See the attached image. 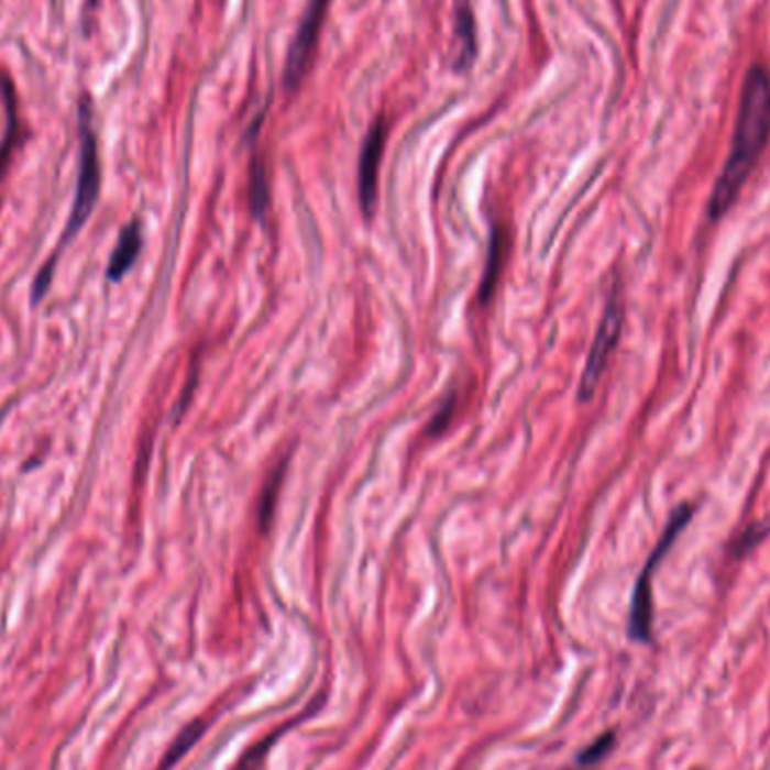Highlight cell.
<instances>
[{
	"mask_svg": "<svg viewBox=\"0 0 770 770\" xmlns=\"http://www.w3.org/2000/svg\"><path fill=\"white\" fill-rule=\"evenodd\" d=\"M770 138V75L763 66H752L746 75L730 154L718 174L707 201V217L718 221L739 199L746 180L759 163Z\"/></svg>",
	"mask_w": 770,
	"mask_h": 770,
	"instance_id": "6da1fadb",
	"label": "cell"
},
{
	"mask_svg": "<svg viewBox=\"0 0 770 770\" xmlns=\"http://www.w3.org/2000/svg\"><path fill=\"white\" fill-rule=\"evenodd\" d=\"M694 516V507L692 505H681L676 512L669 516V522L664 527V532L660 537V541L656 543L651 557L647 559L636 588H634V597H631V613H629V636L634 642H651V634H653V588H651V580L653 572L660 565V561L667 557V552L671 550V546L676 543V539L685 532V527L690 525Z\"/></svg>",
	"mask_w": 770,
	"mask_h": 770,
	"instance_id": "7a4b0ae2",
	"label": "cell"
},
{
	"mask_svg": "<svg viewBox=\"0 0 770 770\" xmlns=\"http://www.w3.org/2000/svg\"><path fill=\"white\" fill-rule=\"evenodd\" d=\"M100 195V156H98V135L92 129L90 105L84 100L79 107V174H77V191L75 204L68 219V228L64 232L62 246L81 230L86 219L90 217L95 201Z\"/></svg>",
	"mask_w": 770,
	"mask_h": 770,
	"instance_id": "3957f363",
	"label": "cell"
},
{
	"mask_svg": "<svg viewBox=\"0 0 770 770\" xmlns=\"http://www.w3.org/2000/svg\"><path fill=\"white\" fill-rule=\"evenodd\" d=\"M622 322H624V300H622L619 288H615V292L606 300V309L602 314L595 341H593L588 359H586V367H584L582 383H580V402H588L595 395L597 383H600L602 374L606 372V365H608L613 350L619 341Z\"/></svg>",
	"mask_w": 770,
	"mask_h": 770,
	"instance_id": "277c9868",
	"label": "cell"
},
{
	"mask_svg": "<svg viewBox=\"0 0 770 770\" xmlns=\"http://www.w3.org/2000/svg\"><path fill=\"white\" fill-rule=\"evenodd\" d=\"M327 8H329V0H309L305 16L300 21V28L296 32V38L292 43V51H288V59H286L284 81H286L288 90L298 88L300 81L309 73Z\"/></svg>",
	"mask_w": 770,
	"mask_h": 770,
	"instance_id": "5b68a950",
	"label": "cell"
},
{
	"mask_svg": "<svg viewBox=\"0 0 770 770\" xmlns=\"http://www.w3.org/2000/svg\"><path fill=\"white\" fill-rule=\"evenodd\" d=\"M385 138H388V124L383 120H376L365 135L361 161H359V197L365 217H372L376 206V183H378V167L385 152Z\"/></svg>",
	"mask_w": 770,
	"mask_h": 770,
	"instance_id": "8992f818",
	"label": "cell"
},
{
	"mask_svg": "<svg viewBox=\"0 0 770 770\" xmlns=\"http://www.w3.org/2000/svg\"><path fill=\"white\" fill-rule=\"evenodd\" d=\"M142 251V228L138 221H131L122 232H120V239H118V246L111 255V262H109V279L118 282L122 279L131 266L135 264L138 255Z\"/></svg>",
	"mask_w": 770,
	"mask_h": 770,
	"instance_id": "52a82bcc",
	"label": "cell"
},
{
	"mask_svg": "<svg viewBox=\"0 0 770 770\" xmlns=\"http://www.w3.org/2000/svg\"><path fill=\"white\" fill-rule=\"evenodd\" d=\"M503 255H505V230L501 226H496L492 232L487 268H485L483 282H480V288H477L480 305H485L494 294V286L498 282V273H501V264H503Z\"/></svg>",
	"mask_w": 770,
	"mask_h": 770,
	"instance_id": "ba28073f",
	"label": "cell"
},
{
	"mask_svg": "<svg viewBox=\"0 0 770 770\" xmlns=\"http://www.w3.org/2000/svg\"><path fill=\"white\" fill-rule=\"evenodd\" d=\"M206 728H208V721H206V718L191 721V724H189L187 728H183L180 735H178V737L174 739V744L169 746V750H167V755H165V759H163V763H161L158 770H169V768H174L191 748L197 746V741L204 737Z\"/></svg>",
	"mask_w": 770,
	"mask_h": 770,
	"instance_id": "9c48e42d",
	"label": "cell"
},
{
	"mask_svg": "<svg viewBox=\"0 0 770 770\" xmlns=\"http://www.w3.org/2000/svg\"><path fill=\"white\" fill-rule=\"evenodd\" d=\"M3 98L8 105V116H10V124H8V133L3 138V144H0V180H3V174L8 169V163L12 158L14 144L19 140V113H16V98H14V88L8 79H3Z\"/></svg>",
	"mask_w": 770,
	"mask_h": 770,
	"instance_id": "30bf717a",
	"label": "cell"
},
{
	"mask_svg": "<svg viewBox=\"0 0 770 770\" xmlns=\"http://www.w3.org/2000/svg\"><path fill=\"white\" fill-rule=\"evenodd\" d=\"M458 38H460V55L455 66L460 70H466L475 59V21L466 6L458 12Z\"/></svg>",
	"mask_w": 770,
	"mask_h": 770,
	"instance_id": "8fae6325",
	"label": "cell"
},
{
	"mask_svg": "<svg viewBox=\"0 0 770 770\" xmlns=\"http://www.w3.org/2000/svg\"><path fill=\"white\" fill-rule=\"evenodd\" d=\"M268 206V185H266V172L262 163H253V178H251V208L257 219H264Z\"/></svg>",
	"mask_w": 770,
	"mask_h": 770,
	"instance_id": "7c38bea8",
	"label": "cell"
},
{
	"mask_svg": "<svg viewBox=\"0 0 770 770\" xmlns=\"http://www.w3.org/2000/svg\"><path fill=\"white\" fill-rule=\"evenodd\" d=\"M284 466L286 464H282L279 471L273 473V477L268 480V485H266V490L262 494V503H260V529H262V532H268V525H271V518H273V509H275V501H277Z\"/></svg>",
	"mask_w": 770,
	"mask_h": 770,
	"instance_id": "4fadbf2b",
	"label": "cell"
},
{
	"mask_svg": "<svg viewBox=\"0 0 770 770\" xmlns=\"http://www.w3.org/2000/svg\"><path fill=\"white\" fill-rule=\"evenodd\" d=\"M279 739V730L277 733H271L268 737H264L260 744H255L253 748L246 750V755L237 761V766L232 770H260L262 761L266 759V752L268 748Z\"/></svg>",
	"mask_w": 770,
	"mask_h": 770,
	"instance_id": "5bb4252c",
	"label": "cell"
},
{
	"mask_svg": "<svg viewBox=\"0 0 770 770\" xmlns=\"http://www.w3.org/2000/svg\"><path fill=\"white\" fill-rule=\"evenodd\" d=\"M615 733H604L602 737H597L591 746H586L580 755H576V761L582 766H593L597 761H602L606 755H610V750L615 748Z\"/></svg>",
	"mask_w": 770,
	"mask_h": 770,
	"instance_id": "9a60e30c",
	"label": "cell"
},
{
	"mask_svg": "<svg viewBox=\"0 0 770 770\" xmlns=\"http://www.w3.org/2000/svg\"><path fill=\"white\" fill-rule=\"evenodd\" d=\"M453 410H455V397L453 395H449L442 404H440V410L436 413V415H432V419H430V426H428V436H440V432L449 426V421H451V417H453Z\"/></svg>",
	"mask_w": 770,
	"mask_h": 770,
	"instance_id": "2e32d148",
	"label": "cell"
}]
</instances>
